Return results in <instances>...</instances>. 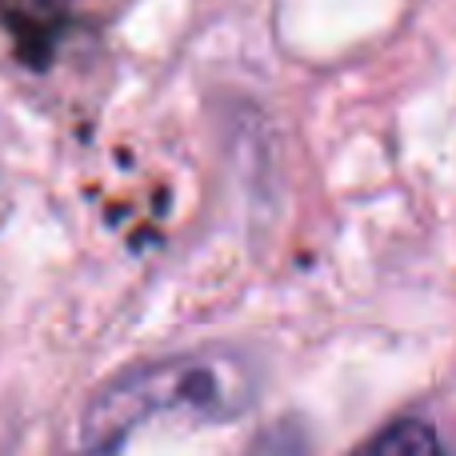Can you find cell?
I'll list each match as a JSON object with an SVG mask.
<instances>
[{
    "label": "cell",
    "instance_id": "obj_3",
    "mask_svg": "<svg viewBox=\"0 0 456 456\" xmlns=\"http://www.w3.org/2000/svg\"><path fill=\"white\" fill-rule=\"evenodd\" d=\"M72 456H125V444L120 441H85Z\"/></svg>",
    "mask_w": 456,
    "mask_h": 456
},
{
    "label": "cell",
    "instance_id": "obj_2",
    "mask_svg": "<svg viewBox=\"0 0 456 456\" xmlns=\"http://www.w3.org/2000/svg\"><path fill=\"white\" fill-rule=\"evenodd\" d=\"M353 456H449L436 436V428L420 417L393 420L388 428H380L372 441H364Z\"/></svg>",
    "mask_w": 456,
    "mask_h": 456
},
{
    "label": "cell",
    "instance_id": "obj_1",
    "mask_svg": "<svg viewBox=\"0 0 456 456\" xmlns=\"http://www.w3.org/2000/svg\"><path fill=\"white\" fill-rule=\"evenodd\" d=\"M252 401V380L232 356H173L144 364L101 388L85 412V441H128L141 425L160 417H184L197 425L236 420Z\"/></svg>",
    "mask_w": 456,
    "mask_h": 456
}]
</instances>
